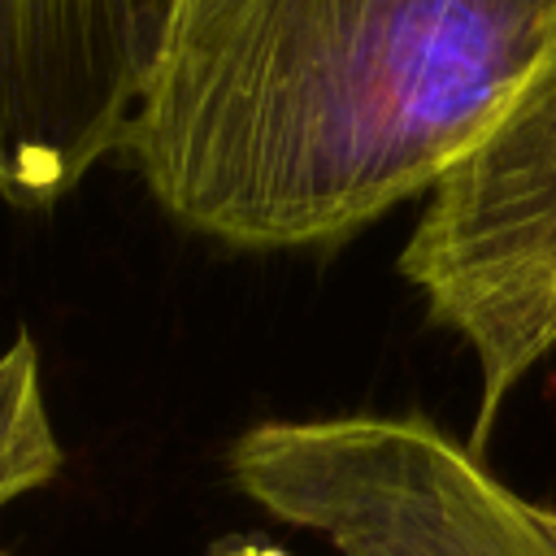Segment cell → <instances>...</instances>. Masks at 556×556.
<instances>
[{
	"mask_svg": "<svg viewBox=\"0 0 556 556\" xmlns=\"http://www.w3.org/2000/svg\"><path fill=\"white\" fill-rule=\"evenodd\" d=\"M65 465L56 443L35 339H13L0 352V508L48 486Z\"/></svg>",
	"mask_w": 556,
	"mask_h": 556,
	"instance_id": "obj_5",
	"label": "cell"
},
{
	"mask_svg": "<svg viewBox=\"0 0 556 556\" xmlns=\"http://www.w3.org/2000/svg\"><path fill=\"white\" fill-rule=\"evenodd\" d=\"M0 556H4V552H0Z\"/></svg>",
	"mask_w": 556,
	"mask_h": 556,
	"instance_id": "obj_6",
	"label": "cell"
},
{
	"mask_svg": "<svg viewBox=\"0 0 556 556\" xmlns=\"http://www.w3.org/2000/svg\"><path fill=\"white\" fill-rule=\"evenodd\" d=\"M230 478L339 556H556V508L504 486L417 413L248 426Z\"/></svg>",
	"mask_w": 556,
	"mask_h": 556,
	"instance_id": "obj_2",
	"label": "cell"
},
{
	"mask_svg": "<svg viewBox=\"0 0 556 556\" xmlns=\"http://www.w3.org/2000/svg\"><path fill=\"white\" fill-rule=\"evenodd\" d=\"M556 52V0H174L122 156L191 235L330 248L443 174Z\"/></svg>",
	"mask_w": 556,
	"mask_h": 556,
	"instance_id": "obj_1",
	"label": "cell"
},
{
	"mask_svg": "<svg viewBox=\"0 0 556 556\" xmlns=\"http://www.w3.org/2000/svg\"><path fill=\"white\" fill-rule=\"evenodd\" d=\"M400 274L478 361L482 443L504 395L556 348V52L426 195Z\"/></svg>",
	"mask_w": 556,
	"mask_h": 556,
	"instance_id": "obj_3",
	"label": "cell"
},
{
	"mask_svg": "<svg viewBox=\"0 0 556 556\" xmlns=\"http://www.w3.org/2000/svg\"><path fill=\"white\" fill-rule=\"evenodd\" d=\"M174 0H0V200L52 208L122 156Z\"/></svg>",
	"mask_w": 556,
	"mask_h": 556,
	"instance_id": "obj_4",
	"label": "cell"
}]
</instances>
